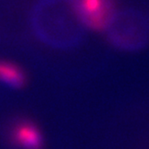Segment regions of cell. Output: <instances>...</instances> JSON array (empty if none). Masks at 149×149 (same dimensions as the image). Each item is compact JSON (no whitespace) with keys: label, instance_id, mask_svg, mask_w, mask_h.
<instances>
[{"label":"cell","instance_id":"6da1fadb","mask_svg":"<svg viewBox=\"0 0 149 149\" xmlns=\"http://www.w3.org/2000/svg\"><path fill=\"white\" fill-rule=\"evenodd\" d=\"M72 4L78 19L97 30L107 25L114 13V0H72Z\"/></svg>","mask_w":149,"mask_h":149},{"label":"cell","instance_id":"7a4b0ae2","mask_svg":"<svg viewBox=\"0 0 149 149\" xmlns=\"http://www.w3.org/2000/svg\"><path fill=\"white\" fill-rule=\"evenodd\" d=\"M14 142L24 149H40L42 137L37 127L30 122H21L14 127Z\"/></svg>","mask_w":149,"mask_h":149},{"label":"cell","instance_id":"3957f363","mask_svg":"<svg viewBox=\"0 0 149 149\" xmlns=\"http://www.w3.org/2000/svg\"><path fill=\"white\" fill-rule=\"evenodd\" d=\"M0 81L13 87H21L25 83V76L19 67L10 62H0Z\"/></svg>","mask_w":149,"mask_h":149}]
</instances>
